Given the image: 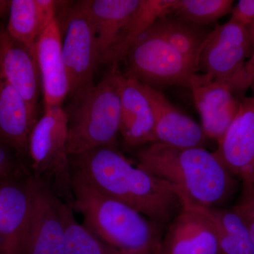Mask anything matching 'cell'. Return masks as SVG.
<instances>
[{
    "mask_svg": "<svg viewBox=\"0 0 254 254\" xmlns=\"http://www.w3.org/2000/svg\"><path fill=\"white\" fill-rule=\"evenodd\" d=\"M69 157L72 171L160 227L183 206L185 200L176 187L133 166L117 147H102Z\"/></svg>",
    "mask_w": 254,
    "mask_h": 254,
    "instance_id": "cell-1",
    "label": "cell"
},
{
    "mask_svg": "<svg viewBox=\"0 0 254 254\" xmlns=\"http://www.w3.org/2000/svg\"><path fill=\"white\" fill-rule=\"evenodd\" d=\"M137 167L176 187L185 202L218 208L237 188L233 176L215 153L203 147L180 148L152 143L137 153Z\"/></svg>",
    "mask_w": 254,
    "mask_h": 254,
    "instance_id": "cell-2",
    "label": "cell"
},
{
    "mask_svg": "<svg viewBox=\"0 0 254 254\" xmlns=\"http://www.w3.org/2000/svg\"><path fill=\"white\" fill-rule=\"evenodd\" d=\"M73 211L83 225L118 254H155L160 227L134 209L107 196L71 170Z\"/></svg>",
    "mask_w": 254,
    "mask_h": 254,
    "instance_id": "cell-3",
    "label": "cell"
},
{
    "mask_svg": "<svg viewBox=\"0 0 254 254\" xmlns=\"http://www.w3.org/2000/svg\"><path fill=\"white\" fill-rule=\"evenodd\" d=\"M120 73L115 65L99 83L69 98L64 109L69 156L102 147H117L121 120Z\"/></svg>",
    "mask_w": 254,
    "mask_h": 254,
    "instance_id": "cell-4",
    "label": "cell"
},
{
    "mask_svg": "<svg viewBox=\"0 0 254 254\" xmlns=\"http://www.w3.org/2000/svg\"><path fill=\"white\" fill-rule=\"evenodd\" d=\"M44 110L28 140L32 175L49 184L60 199L71 205L73 197L67 115L63 106Z\"/></svg>",
    "mask_w": 254,
    "mask_h": 254,
    "instance_id": "cell-5",
    "label": "cell"
},
{
    "mask_svg": "<svg viewBox=\"0 0 254 254\" xmlns=\"http://www.w3.org/2000/svg\"><path fill=\"white\" fill-rule=\"evenodd\" d=\"M127 74L141 83L154 86L190 88L198 69L150 28L133 43L126 58Z\"/></svg>",
    "mask_w": 254,
    "mask_h": 254,
    "instance_id": "cell-6",
    "label": "cell"
},
{
    "mask_svg": "<svg viewBox=\"0 0 254 254\" xmlns=\"http://www.w3.org/2000/svg\"><path fill=\"white\" fill-rule=\"evenodd\" d=\"M65 9L62 52L69 79V98L95 84L93 75L99 62L89 0L76 1Z\"/></svg>",
    "mask_w": 254,
    "mask_h": 254,
    "instance_id": "cell-7",
    "label": "cell"
},
{
    "mask_svg": "<svg viewBox=\"0 0 254 254\" xmlns=\"http://www.w3.org/2000/svg\"><path fill=\"white\" fill-rule=\"evenodd\" d=\"M248 28L229 21L210 31L200 51L198 72L210 80L228 81L253 54Z\"/></svg>",
    "mask_w": 254,
    "mask_h": 254,
    "instance_id": "cell-8",
    "label": "cell"
},
{
    "mask_svg": "<svg viewBox=\"0 0 254 254\" xmlns=\"http://www.w3.org/2000/svg\"><path fill=\"white\" fill-rule=\"evenodd\" d=\"M32 177L24 170L0 179V254H26Z\"/></svg>",
    "mask_w": 254,
    "mask_h": 254,
    "instance_id": "cell-9",
    "label": "cell"
},
{
    "mask_svg": "<svg viewBox=\"0 0 254 254\" xmlns=\"http://www.w3.org/2000/svg\"><path fill=\"white\" fill-rule=\"evenodd\" d=\"M49 184L32 177V208L26 254H66L60 203Z\"/></svg>",
    "mask_w": 254,
    "mask_h": 254,
    "instance_id": "cell-10",
    "label": "cell"
},
{
    "mask_svg": "<svg viewBox=\"0 0 254 254\" xmlns=\"http://www.w3.org/2000/svg\"><path fill=\"white\" fill-rule=\"evenodd\" d=\"M155 254H220L216 230L206 208L184 203Z\"/></svg>",
    "mask_w": 254,
    "mask_h": 254,
    "instance_id": "cell-11",
    "label": "cell"
},
{
    "mask_svg": "<svg viewBox=\"0 0 254 254\" xmlns=\"http://www.w3.org/2000/svg\"><path fill=\"white\" fill-rule=\"evenodd\" d=\"M190 89L205 136L218 142L236 118L242 100L226 81L208 79L201 73L193 76Z\"/></svg>",
    "mask_w": 254,
    "mask_h": 254,
    "instance_id": "cell-12",
    "label": "cell"
},
{
    "mask_svg": "<svg viewBox=\"0 0 254 254\" xmlns=\"http://www.w3.org/2000/svg\"><path fill=\"white\" fill-rule=\"evenodd\" d=\"M214 152L233 176L254 183V98L241 101L233 123Z\"/></svg>",
    "mask_w": 254,
    "mask_h": 254,
    "instance_id": "cell-13",
    "label": "cell"
},
{
    "mask_svg": "<svg viewBox=\"0 0 254 254\" xmlns=\"http://www.w3.org/2000/svg\"><path fill=\"white\" fill-rule=\"evenodd\" d=\"M0 76L37 113L42 90L35 48L21 44L0 28Z\"/></svg>",
    "mask_w": 254,
    "mask_h": 254,
    "instance_id": "cell-14",
    "label": "cell"
},
{
    "mask_svg": "<svg viewBox=\"0 0 254 254\" xmlns=\"http://www.w3.org/2000/svg\"><path fill=\"white\" fill-rule=\"evenodd\" d=\"M63 36L58 19L42 33L35 46L44 109L63 106L69 94V79L62 52Z\"/></svg>",
    "mask_w": 254,
    "mask_h": 254,
    "instance_id": "cell-15",
    "label": "cell"
},
{
    "mask_svg": "<svg viewBox=\"0 0 254 254\" xmlns=\"http://www.w3.org/2000/svg\"><path fill=\"white\" fill-rule=\"evenodd\" d=\"M142 85L154 115V143L180 148L203 147L208 138L201 126L177 109L156 88Z\"/></svg>",
    "mask_w": 254,
    "mask_h": 254,
    "instance_id": "cell-16",
    "label": "cell"
},
{
    "mask_svg": "<svg viewBox=\"0 0 254 254\" xmlns=\"http://www.w3.org/2000/svg\"><path fill=\"white\" fill-rule=\"evenodd\" d=\"M121 120L120 133L131 147L155 142L154 115L141 81L120 72Z\"/></svg>",
    "mask_w": 254,
    "mask_h": 254,
    "instance_id": "cell-17",
    "label": "cell"
},
{
    "mask_svg": "<svg viewBox=\"0 0 254 254\" xmlns=\"http://www.w3.org/2000/svg\"><path fill=\"white\" fill-rule=\"evenodd\" d=\"M141 0H89L100 64L111 63L114 51Z\"/></svg>",
    "mask_w": 254,
    "mask_h": 254,
    "instance_id": "cell-18",
    "label": "cell"
},
{
    "mask_svg": "<svg viewBox=\"0 0 254 254\" xmlns=\"http://www.w3.org/2000/svg\"><path fill=\"white\" fill-rule=\"evenodd\" d=\"M37 121V113L0 76V142L18 156H26L28 140Z\"/></svg>",
    "mask_w": 254,
    "mask_h": 254,
    "instance_id": "cell-19",
    "label": "cell"
},
{
    "mask_svg": "<svg viewBox=\"0 0 254 254\" xmlns=\"http://www.w3.org/2000/svg\"><path fill=\"white\" fill-rule=\"evenodd\" d=\"M58 5L53 0H11L5 29L15 41L34 48L42 33L56 19Z\"/></svg>",
    "mask_w": 254,
    "mask_h": 254,
    "instance_id": "cell-20",
    "label": "cell"
},
{
    "mask_svg": "<svg viewBox=\"0 0 254 254\" xmlns=\"http://www.w3.org/2000/svg\"><path fill=\"white\" fill-rule=\"evenodd\" d=\"M150 28L198 69L200 51L210 33L204 26L193 24L174 14H168L157 20Z\"/></svg>",
    "mask_w": 254,
    "mask_h": 254,
    "instance_id": "cell-21",
    "label": "cell"
},
{
    "mask_svg": "<svg viewBox=\"0 0 254 254\" xmlns=\"http://www.w3.org/2000/svg\"><path fill=\"white\" fill-rule=\"evenodd\" d=\"M206 210L215 225L220 254H254L253 240L243 218L232 209Z\"/></svg>",
    "mask_w": 254,
    "mask_h": 254,
    "instance_id": "cell-22",
    "label": "cell"
},
{
    "mask_svg": "<svg viewBox=\"0 0 254 254\" xmlns=\"http://www.w3.org/2000/svg\"><path fill=\"white\" fill-rule=\"evenodd\" d=\"M175 0H141L138 9L125 28L120 43L114 51L111 63L117 65L126 58L133 43L159 18L171 14Z\"/></svg>",
    "mask_w": 254,
    "mask_h": 254,
    "instance_id": "cell-23",
    "label": "cell"
},
{
    "mask_svg": "<svg viewBox=\"0 0 254 254\" xmlns=\"http://www.w3.org/2000/svg\"><path fill=\"white\" fill-rule=\"evenodd\" d=\"M60 209L66 235V254H118L76 221L71 205L62 200Z\"/></svg>",
    "mask_w": 254,
    "mask_h": 254,
    "instance_id": "cell-24",
    "label": "cell"
},
{
    "mask_svg": "<svg viewBox=\"0 0 254 254\" xmlns=\"http://www.w3.org/2000/svg\"><path fill=\"white\" fill-rule=\"evenodd\" d=\"M233 2L231 0H175L171 14L205 26L231 12Z\"/></svg>",
    "mask_w": 254,
    "mask_h": 254,
    "instance_id": "cell-25",
    "label": "cell"
},
{
    "mask_svg": "<svg viewBox=\"0 0 254 254\" xmlns=\"http://www.w3.org/2000/svg\"><path fill=\"white\" fill-rule=\"evenodd\" d=\"M247 28L254 44V23ZM227 83L236 93L245 91L251 85L254 86V51L240 72Z\"/></svg>",
    "mask_w": 254,
    "mask_h": 254,
    "instance_id": "cell-26",
    "label": "cell"
},
{
    "mask_svg": "<svg viewBox=\"0 0 254 254\" xmlns=\"http://www.w3.org/2000/svg\"><path fill=\"white\" fill-rule=\"evenodd\" d=\"M232 209L247 223H254V183L242 182L240 198Z\"/></svg>",
    "mask_w": 254,
    "mask_h": 254,
    "instance_id": "cell-27",
    "label": "cell"
},
{
    "mask_svg": "<svg viewBox=\"0 0 254 254\" xmlns=\"http://www.w3.org/2000/svg\"><path fill=\"white\" fill-rule=\"evenodd\" d=\"M16 155L14 150L0 142V179L26 170Z\"/></svg>",
    "mask_w": 254,
    "mask_h": 254,
    "instance_id": "cell-28",
    "label": "cell"
},
{
    "mask_svg": "<svg viewBox=\"0 0 254 254\" xmlns=\"http://www.w3.org/2000/svg\"><path fill=\"white\" fill-rule=\"evenodd\" d=\"M230 21L244 27L254 23V0H240L232 8Z\"/></svg>",
    "mask_w": 254,
    "mask_h": 254,
    "instance_id": "cell-29",
    "label": "cell"
},
{
    "mask_svg": "<svg viewBox=\"0 0 254 254\" xmlns=\"http://www.w3.org/2000/svg\"><path fill=\"white\" fill-rule=\"evenodd\" d=\"M11 1L8 0H0V17L4 16L7 11H9Z\"/></svg>",
    "mask_w": 254,
    "mask_h": 254,
    "instance_id": "cell-30",
    "label": "cell"
},
{
    "mask_svg": "<svg viewBox=\"0 0 254 254\" xmlns=\"http://www.w3.org/2000/svg\"><path fill=\"white\" fill-rule=\"evenodd\" d=\"M254 244V223H247Z\"/></svg>",
    "mask_w": 254,
    "mask_h": 254,
    "instance_id": "cell-31",
    "label": "cell"
}]
</instances>
